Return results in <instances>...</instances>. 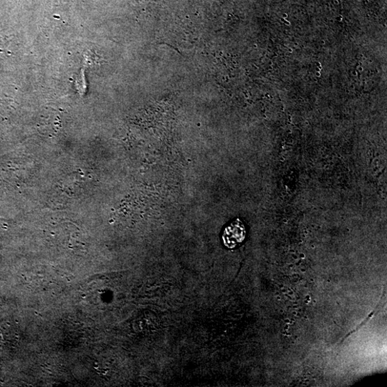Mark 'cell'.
<instances>
[{
	"label": "cell",
	"mask_w": 387,
	"mask_h": 387,
	"mask_svg": "<svg viewBox=\"0 0 387 387\" xmlns=\"http://www.w3.org/2000/svg\"><path fill=\"white\" fill-rule=\"evenodd\" d=\"M246 236V230L240 219H237L228 226L222 235L224 244L228 249L239 246Z\"/></svg>",
	"instance_id": "1"
}]
</instances>
